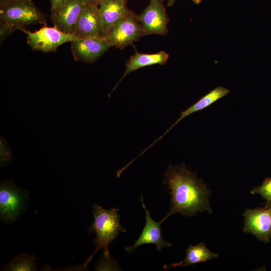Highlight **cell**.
<instances>
[{"instance_id": "cell-26", "label": "cell", "mask_w": 271, "mask_h": 271, "mask_svg": "<svg viewBox=\"0 0 271 271\" xmlns=\"http://www.w3.org/2000/svg\"><path fill=\"white\" fill-rule=\"evenodd\" d=\"M7 1V0H6Z\"/></svg>"}, {"instance_id": "cell-21", "label": "cell", "mask_w": 271, "mask_h": 271, "mask_svg": "<svg viewBox=\"0 0 271 271\" xmlns=\"http://www.w3.org/2000/svg\"><path fill=\"white\" fill-rule=\"evenodd\" d=\"M176 0H168L167 6H172ZM195 4L198 5L201 3L202 0H191Z\"/></svg>"}, {"instance_id": "cell-4", "label": "cell", "mask_w": 271, "mask_h": 271, "mask_svg": "<svg viewBox=\"0 0 271 271\" xmlns=\"http://www.w3.org/2000/svg\"><path fill=\"white\" fill-rule=\"evenodd\" d=\"M145 35L137 15L129 10L110 27L105 39L111 47L123 49Z\"/></svg>"}, {"instance_id": "cell-7", "label": "cell", "mask_w": 271, "mask_h": 271, "mask_svg": "<svg viewBox=\"0 0 271 271\" xmlns=\"http://www.w3.org/2000/svg\"><path fill=\"white\" fill-rule=\"evenodd\" d=\"M73 34L78 38L92 37L105 39L106 31L98 6L89 3L85 6L77 22Z\"/></svg>"}, {"instance_id": "cell-19", "label": "cell", "mask_w": 271, "mask_h": 271, "mask_svg": "<svg viewBox=\"0 0 271 271\" xmlns=\"http://www.w3.org/2000/svg\"><path fill=\"white\" fill-rule=\"evenodd\" d=\"M17 29L11 25L0 22V42L2 44L4 41Z\"/></svg>"}, {"instance_id": "cell-5", "label": "cell", "mask_w": 271, "mask_h": 271, "mask_svg": "<svg viewBox=\"0 0 271 271\" xmlns=\"http://www.w3.org/2000/svg\"><path fill=\"white\" fill-rule=\"evenodd\" d=\"M20 30L27 34V43L33 50L45 53L56 51L60 45L78 39L75 35L62 32L54 26L45 25L34 32L25 28Z\"/></svg>"}, {"instance_id": "cell-3", "label": "cell", "mask_w": 271, "mask_h": 271, "mask_svg": "<svg viewBox=\"0 0 271 271\" xmlns=\"http://www.w3.org/2000/svg\"><path fill=\"white\" fill-rule=\"evenodd\" d=\"M0 22L20 30L32 25H46L47 20L32 0H7L0 5Z\"/></svg>"}, {"instance_id": "cell-15", "label": "cell", "mask_w": 271, "mask_h": 271, "mask_svg": "<svg viewBox=\"0 0 271 271\" xmlns=\"http://www.w3.org/2000/svg\"><path fill=\"white\" fill-rule=\"evenodd\" d=\"M124 0H100L98 6L107 32L116 21L129 11Z\"/></svg>"}, {"instance_id": "cell-2", "label": "cell", "mask_w": 271, "mask_h": 271, "mask_svg": "<svg viewBox=\"0 0 271 271\" xmlns=\"http://www.w3.org/2000/svg\"><path fill=\"white\" fill-rule=\"evenodd\" d=\"M118 211L119 209L117 208L105 209L97 203L93 204L92 214L94 220L89 231L95 234L94 244L96 245V248L84 263L83 267H87L93 256L100 249L103 250V256L109 257V244L116 238L120 232L126 231V229L120 225Z\"/></svg>"}, {"instance_id": "cell-13", "label": "cell", "mask_w": 271, "mask_h": 271, "mask_svg": "<svg viewBox=\"0 0 271 271\" xmlns=\"http://www.w3.org/2000/svg\"><path fill=\"white\" fill-rule=\"evenodd\" d=\"M169 57V55L164 51L153 54H145L140 53L136 50L134 54L131 56L126 62L125 70L113 90L129 73L148 66L154 64L164 65L168 61Z\"/></svg>"}, {"instance_id": "cell-20", "label": "cell", "mask_w": 271, "mask_h": 271, "mask_svg": "<svg viewBox=\"0 0 271 271\" xmlns=\"http://www.w3.org/2000/svg\"><path fill=\"white\" fill-rule=\"evenodd\" d=\"M67 0H50L51 14L55 13Z\"/></svg>"}, {"instance_id": "cell-6", "label": "cell", "mask_w": 271, "mask_h": 271, "mask_svg": "<svg viewBox=\"0 0 271 271\" xmlns=\"http://www.w3.org/2000/svg\"><path fill=\"white\" fill-rule=\"evenodd\" d=\"M26 192L12 181L3 180L0 185L1 219L8 223L15 221L21 214L26 203Z\"/></svg>"}, {"instance_id": "cell-12", "label": "cell", "mask_w": 271, "mask_h": 271, "mask_svg": "<svg viewBox=\"0 0 271 271\" xmlns=\"http://www.w3.org/2000/svg\"><path fill=\"white\" fill-rule=\"evenodd\" d=\"M141 200L146 212V223L145 226L138 239L131 246H126L125 250L127 252H131L138 247L145 244L152 243L156 246L158 251H160L163 247H170L172 244L165 241L161 234L160 226L163 221L156 222L151 216L150 210L147 209L144 202V198L141 196Z\"/></svg>"}, {"instance_id": "cell-1", "label": "cell", "mask_w": 271, "mask_h": 271, "mask_svg": "<svg viewBox=\"0 0 271 271\" xmlns=\"http://www.w3.org/2000/svg\"><path fill=\"white\" fill-rule=\"evenodd\" d=\"M164 184L168 186L171 195L169 211L162 219L179 213L194 216L205 211L212 213L209 197L211 192L207 185L184 165H169L164 174Z\"/></svg>"}, {"instance_id": "cell-8", "label": "cell", "mask_w": 271, "mask_h": 271, "mask_svg": "<svg viewBox=\"0 0 271 271\" xmlns=\"http://www.w3.org/2000/svg\"><path fill=\"white\" fill-rule=\"evenodd\" d=\"M163 0H151L138 18L145 35H166L168 32L169 17L163 4Z\"/></svg>"}, {"instance_id": "cell-14", "label": "cell", "mask_w": 271, "mask_h": 271, "mask_svg": "<svg viewBox=\"0 0 271 271\" xmlns=\"http://www.w3.org/2000/svg\"><path fill=\"white\" fill-rule=\"evenodd\" d=\"M229 92V89L222 86L217 87L210 91L195 103L182 111L180 117L178 118V119L160 137L155 140L148 148H147V149L148 150L149 148H150L155 143L160 141L165 135L168 133L170 130L185 117L195 112L205 108L218 99L226 95Z\"/></svg>"}, {"instance_id": "cell-25", "label": "cell", "mask_w": 271, "mask_h": 271, "mask_svg": "<svg viewBox=\"0 0 271 271\" xmlns=\"http://www.w3.org/2000/svg\"><path fill=\"white\" fill-rule=\"evenodd\" d=\"M163 1H164V0H163Z\"/></svg>"}, {"instance_id": "cell-23", "label": "cell", "mask_w": 271, "mask_h": 271, "mask_svg": "<svg viewBox=\"0 0 271 271\" xmlns=\"http://www.w3.org/2000/svg\"><path fill=\"white\" fill-rule=\"evenodd\" d=\"M6 0H0V5L3 4Z\"/></svg>"}, {"instance_id": "cell-22", "label": "cell", "mask_w": 271, "mask_h": 271, "mask_svg": "<svg viewBox=\"0 0 271 271\" xmlns=\"http://www.w3.org/2000/svg\"><path fill=\"white\" fill-rule=\"evenodd\" d=\"M99 1L100 0H89V3L93 5L98 6Z\"/></svg>"}, {"instance_id": "cell-9", "label": "cell", "mask_w": 271, "mask_h": 271, "mask_svg": "<svg viewBox=\"0 0 271 271\" xmlns=\"http://www.w3.org/2000/svg\"><path fill=\"white\" fill-rule=\"evenodd\" d=\"M243 231L265 243L271 238V204L264 208L246 209L243 214Z\"/></svg>"}, {"instance_id": "cell-17", "label": "cell", "mask_w": 271, "mask_h": 271, "mask_svg": "<svg viewBox=\"0 0 271 271\" xmlns=\"http://www.w3.org/2000/svg\"><path fill=\"white\" fill-rule=\"evenodd\" d=\"M36 258L34 255L22 253L14 258L2 269L3 270H37Z\"/></svg>"}, {"instance_id": "cell-18", "label": "cell", "mask_w": 271, "mask_h": 271, "mask_svg": "<svg viewBox=\"0 0 271 271\" xmlns=\"http://www.w3.org/2000/svg\"><path fill=\"white\" fill-rule=\"evenodd\" d=\"M251 194H258L271 204V178L265 180L262 184L253 189Z\"/></svg>"}, {"instance_id": "cell-24", "label": "cell", "mask_w": 271, "mask_h": 271, "mask_svg": "<svg viewBox=\"0 0 271 271\" xmlns=\"http://www.w3.org/2000/svg\"><path fill=\"white\" fill-rule=\"evenodd\" d=\"M124 1L126 2L127 0H124Z\"/></svg>"}, {"instance_id": "cell-11", "label": "cell", "mask_w": 271, "mask_h": 271, "mask_svg": "<svg viewBox=\"0 0 271 271\" xmlns=\"http://www.w3.org/2000/svg\"><path fill=\"white\" fill-rule=\"evenodd\" d=\"M71 43L74 59L85 63L95 61L111 47L106 39L97 38H78Z\"/></svg>"}, {"instance_id": "cell-16", "label": "cell", "mask_w": 271, "mask_h": 271, "mask_svg": "<svg viewBox=\"0 0 271 271\" xmlns=\"http://www.w3.org/2000/svg\"><path fill=\"white\" fill-rule=\"evenodd\" d=\"M217 256V254L211 252L204 243L201 242L195 245H190L186 249V255L184 260L180 262L171 264L169 267L193 265L211 260Z\"/></svg>"}, {"instance_id": "cell-10", "label": "cell", "mask_w": 271, "mask_h": 271, "mask_svg": "<svg viewBox=\"0 0 271 271\" xmlns=\"http://www.w3.org/2000/svg\"><path fill=\"white\" fill-rule=\"evenodd\" d=\"M88 3L89 0H67L51 14L50 19L54 26L60 30L73 34L77 22Z\"/></svg>"}]
</instances>
